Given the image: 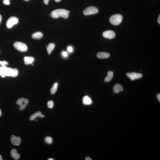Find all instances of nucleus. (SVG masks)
<instances>
[{"instance_id":"1","label":"nucleus","mask_w":160,"mask_h":160,"mask_svg":"<svg viewBox=\"0 0 160 160\" xmlns=\"http://www.w3.org/2000/svg\"><path fill=\"white\" fill-rule=\"evenodd\" d=\"M69 12L68 11L64 9H57L52 11L51 15L53 18H57L60 17L65 19L68 18Z\"/></svg>"},{"instance_id":"2","label":"nucleus","mask_w":160,"mask_h":160,"mask_svg":"<svg viewBox=\"0 0 160 160\" xmlns=\"http://www.w3.org/2000/svg\"><path fill=\"white\" fill-rule=\"evenodd\" d=\"M123 18L121 15L117 14L112 15L109 18V21L111 24L114 25H118L121 23Z\"/></svg>"},{"instance_id":"3","label":"nucleus","mask_w":160,"mask_h":160,"mask_svg":"<svg viewBox=\"0 0 160 160\" xmlns=\"http://www.w3.org/2000/svg\"><path fill=\"white\" fill-rule=\"evenodd\" d=\"M14 46L17 50L22 52L27 51L28 48L25 44L21 42H16L14 44Z\"/></svg>"},{"instance_id":"4","label":"nucleus","mask_w":160,"mask_h":160,"mask_svg":"<svg viewBox=\"0 0 160 160\" xmlns=\"http://www.w3.org/2000/svg\"><path fill=\"white\" fill-rule=\"evenodd\" d=\"M17 104L19 106V108L20 110L21 111L25 109L27 105L29 103V100L27 99L21 98H19L16 101Z\"/></svg>"},{"instance_id":"5","label":"nucleus","mask_w":160,"mask_h":160,"mask_svg":"<svg viewBox=\"0 0 160 160\" xmlns=\"http://www.w3.org/2000/svg\"><path fill=\"white\" fill-rule=\"evenodd\" d=\"M98 12V10L96 7L94 6H90L86 8L83 11L84 15H89L96 14Z\"/></svg>"},{"instance_id":"6","label":"nucleus","mask_w":160,"mask_h":160,"mask_svg":"<svg viewBox=\"0 0 160 160\" xmlns=\"http://www.w3.org/2000/svg\"><path fill=\"white\" fill-rule=\"evenodd\" d=\"M18 20L17 17L12 16L10 17L7 20L6 23V26L7 28H11L14 25L18 23Z\"/></svg>"},{"instance_id":"7","label":"nucleus","mask_w":160,"mask_h":160,"mask_svg":"<svg viewBox=\"0 0 160 160\" xmlns=\"http://www.w3.org/2000/svg\"><path fill=\"white\" fill-rule=\"evenodd\" d=\"M127 76L131 80L140 79L142 78V75L141 74L135 73H128L127 74Z\"/></svg>"},{"instance_id":"8","label":"nucleus","mask_w":160,"mask_h":160,"mask_svg":"<svg viewBox=\"0 0 160 160\" xmlns=\"http://www.w3.org/2000/svg\"><path fill=\"white\" fill-rule=\"evenodd\" d=\"M116 34L115 32L112 30H107L103 32V36L106 38L112 39L115 37Z\"/></svg>"},{"instance_id":"9","label":"nucleus","mask_w":160,"mask_h":160,"mask_svg":"<svg viewBox=\"0 0 160 160\" xmlns=\"http://www.w3.org/2000/svg\"><path fill=\"white\" fill-rule=\"evenodd\" d=\"M10 140L12 144L15 146H19L20 145L21 142V137L19 136L16 137L14 135H12L10 138Z\"/></svg>"},{"instance_id":"10","label":"nucleus","mask_w":160,"mask_h":160,"mask_svg":"<svg viewBox=\"0 0 160 160\" xmlns=\"http://www.w3.org/2000/svg\"><path fill=\"white\" fill-rule=\"evenodd\" d=\"M10 155L13 159L15 160H18L20 157V155L17 153V150L15 149H12L11 150Z\"/></svg>"},{"instance_id":"11","label":"nucleus","mask_w":160,"mask_h":160,"mask_svg":"<svg viewBox=\"0 0 160 160\" xmlns=\"http://www.w3.org/2000/svg\"><path fill=\"white\" fill-rule=\"evenodd\" d=\"M123 86L120 84H117L114 85L113 88V92L114 93H118L123 91Z\"/></svg>"},{"instance_id":"12","label":"nucleus","mask_w":160,"mask_h":160,"mask_svg":"<svg viewBox=\"0 0 160 160\" xmlns=\"http://www.w3.org/2000/svg\"><path fill=\"white\" fill-rule=\"evenodd\" d=\"M38 117L44 118L45 117V116L42 114L40 111H38L31 116L30 117V120L31 121L33 120L36 118Z\"/></svg>"},{"instance_id":"13","label":"nucleus","mask_w":160,"mask_h":160,"mask_svg":"<svg viewBox=\"0 0 160 160\" xmlns=\"http://www.w3.org/2000/svg\"><path fill=\"white\" fill-rule=\"evenodd\" d=\"M109 53L105 52H100L97 54V57L99 59H104L109 58L110 56Z\"/></svg>"},{"instance_id":"14","label":"nucleus","mask_w":160,"mask_h":160,"mask_svg":"<svg viewBox=\"0 0 160 160\" xmlns=\"http://www.w3.org/2000/svg\"><path fill=\"white\" fill-rule=\"evenodd\" d=\"M82 102L84 105H90L92 104V101L90 97L85 96L82 99Z\"/></svg>"},{"instance_id":"15","label":"nucleus","mask_w":160,"mask_h":160,"mask_svg":"<svg viewBox=\"0 0 160 160\" xmlns=\"http://www.w3.org/2000/svg\"><path fill=\"white\" fill-rule=\"evenodd\" d=\"M24 59L25 64L26 65L32 64L34 61V58L31 56L30 57L25 56L24 57Z\"/></svg>"},{"instance_id":"16","label":"nucleus","mask_w":160,"mask_h":160,"mask_svg":"<svg viewBox=\"0 0 160 160\" xmlns=\"http://www.w3.org/2000/svg\"><path fill=\"white\" fill-rule=\"evenodd\" d=\"M114 76V73L112 72L109 71L107 73V75L105 78L104 81L106 82H108L112 80Z\"/></svg>"},{"instance_id":"17","label":"nucleus","mask_w":160,"mask_h":160,"mask_svg":"<svg viewBox=\"0 0 160 160\" xmlns=\"http://www.w3.org/2000/svg\"><path fill=\"white\" fill-rule=\"evenodd\" d=\"M7 68L5 66H2L0 67V75L2 78H4L6 76V71Z\"/></svg>"},{"instance_id":"18","label":"nucleus","mask_w":160,"mask_h":160,"mask_svg":"<svg viewBox=\"0 0 160 160\" xmlns=\"http://www.w3.org/2000/svg\"><path fill=\"white\" fill-rule=\"evenodd\" d=\"M43 36V33L40 32H37L34 33L32 36L33 39H40L42 38Z\"/></svg>"},{"instance_id":"19","label":"nucleus","mask_w":160,"mask_h":160,"mask_svg":"<svg viewBox=\"0 0 160 160\" xmlns=\"http://www.w3.org/2000/svg\"><path fill=\"white\" fill-rule=\"evenodd\" d=\"M55 44L53 43H51L49 44L47 47V50L48 54H51L52 52L54 50L55 47Z\"/></svg>"},{"instance_id":"20","label":"nucleus","mask_w":160,"mask_h":160,"mask_svg":"<svg viewBox=\"0 0 160 160\" xmlns=\"http://www.w3.org/2000/svg\"><path fill=\"white\" fill-rule=\"evenodd\" d=\"M58 85V83L57 82H55L53 84L50 91L52 94H54L56 93L57 90Z\"/></svg>"},{"instance_id":"21","label":"nucleus","mask_w":160,"mask_h":160,"mask_svg":"<svg viewBox=\"0 0 160 160\" xmlns=\"http://www.w3.org/2000/svg\"><path fill=\"white\" fill-rule=\"evenodd\" d=\"M18 71L16 69H12V71L11 76L15 77L18 75Z\"/></svg>"},{"instance_id":"22","label":"nucleus","mask_w":160,"mask_h":160,"mask_svg":"<svg viewBox=\"0 0 160 160\" xmlns=\"http://www.w3.org/2000/svg\"><path fill=\"white\" fill-rule=\"evenodd\" d=\"M45 142L49 144H51L53 142V139L50 136H48L45 138Z\"/></svg>"},{"instance_id":"23","label":"nucleus","mask_w":160,"mask_h":160,"mask_svg":"<svg viewBox=\"0 0 160 160\" xmlns=\"http://www.w3.org/2000/svg\"><path fill=\"white\" fill-rule=\"evenodd\" d=\"M48 106L49 108L50 109H52L53 108V106H54V103L53 101H48L47 103Z\"/></svg>"},{"instance_id":"24","label":"nucleus","mask_w":160,"mask_h":160,"mask_svg":"<svg viewBox=\"0 0 160 160\" xmlns=\"http://www.w3.org/2000/svg\"><path fill=\"white\" fill-rule=\"evenodd\" d=\"M3 3L6 5H9L10 4V0H3Z\"/></svg>"},{"instance_id":"25","label":"nucleus","mask_w":160,"mask_h":160,"mask_svg":"<svg viewBox=\"0 0 160 160\" xmlns=\"http://www.w3.org/2000/svg\"><path fill=\"white\" fill-rule=\"evenodd\" d=\"M8 63L6 61H3V62L0 61V65H1L2 66H5V65H7Z\"/></svg>"},{"instance_id":"26","label":"nucleus","mask_w":160,"mask_h":160,"mask_svg":"<svg viewBox=\"0 0 160 160\" xmlns=\"http://www.w3.org/2000/svg\"><path fill=\"white\" fill-rule=\"evenodd\" d=\"M67 50L69 52L72 53L73 51V49L71 46H69L67 48Z\"/></svg>"},{"instance_id":"27","label":"nucleus","mask_w":160,"mask_h":160,"mask_svg":"<svg viewBox=\"0 0 160 160\" xmlns=\"http://www.w3.org/2000/svg\"><path fill=\"white\" fill-rule=\"evenodd\" d=\"M62 54L63 56L64 57H67L68 56V53L66 51H63L62 53Z\"/></svg>"},{"instance_id":"28","label":"nucleus","mask_w":160,"mask_h":160,"mask_svg":"<svg viewBox=\"0 0 160 160\" xmlns=\"http://www.w3.org/2000/svg\"><path fill=\"white\" fill-rule=\"evenodd\" d=\"M157 98L158 99V100H159V101L160 102V93H159L157 95Z\"/></svg>"},{"instance_id":"29","label":"nucleus","mask_w":160,"mask_h":160,"mask_svg":"<svg viewBox=\"0 0 160 160\" xmlns=\"http://www.w3.org/2000/svg\"><path fill=\"white\" fill-rule=\"evenodd\" d=\"M43 0L45 4H48L49 0Z\"/></svg>"},{"instance_id":"30","label":"nucleus","mask_w":160,"mask_h":160,"mask_svg":"<svg viewBox=\"0 0 160 160\" xmlns=\"http://www.w3.org/2000/svg\"><path fill=\"white\" fill-rule=\"evenodd\" d=\"M85 160H92L91 158L90 157H86L85 158Z\"/></svg>"},{"instance_id":"31","label":"nucleus","mask_w":160,"mask_h":160,"mask_svg":"<svg viewBox=\"0 0 160 160\" xmlns=\"http://www.w3.org/2000/svg\"><path fill=\"white\" fill-rule=\"evenodd\" d=\"M158 23H159V24H160V15H159V17H158Z\"/></svg>"},{"instance_id":"32","label":"nucleus","mask_w":160,"mask_h":160,"mask_svg":"<svg viewBox=\"0 0 160 160\" xmlns=\"http://www.w3.org/2000/svg\"><path fill=\"white\" fill-rule=\"evenodd\" d=\"M1 21V15L0 14V24Z\"/></svg>"},{"instance_id":"33","label":"nucleus","mask_w":160,"mask_h":160,"mask_svg":"<svg viewBox=\"0 0 160 160\" xmlns=\"http://www.w3.org/2000/svg\"><path fill=\"white\" fill-rule=\"evenodd\" d=\"M55 0V1L56 2H59V1H61V0Z\"/></svg>"},{"instance_id":"34","label":"nucleus","mask_w":160,"mask_h":160,"mask_svg":"<svg viewBox=\"0 0 160 160\" xmlns=\"http://www.w3.org/2000/svg\"><path fill=\"white\" fill-rule=\"evenodd\" d=\"M2 160V157H1V155H0V160Z\"/></svg>"},{"instance_id":"35","label":"nucleus","mask_w":160,"mask_h":160,"mask_svg":"<svg viewBox=\"0 0 160 160\" xmlns=\"http://www.w3.org/2000/svg\"><path fill=\"white\" fill-rule=\"evenodd\" d=\"M1 112L0 109V117H1Z\"/></svg>"},{"instance_id":"36","label":"nucleus","mask_w":160,"mask_h":160,"mask_svg":"<svg viewBox=\"0 0 160 160\" xmlns=\"http://www.w3.org/2000/svg\"><path fill=\"white\" fill-rule=\"evenodd\" d=\"M48 160H54V159H52V158H49V159Z\"/></svg>"},{"instance_id":"37","label":"nucleus","mask_w":160,"mask_h":160,"mask_svg":"<svg viewBox=\"0 0 160 160\" xmlns=\"http://www.w3.org/2000/svg\"><path fill=\"white\" fill-rule=\"evenodd\" d=\"M24 0L26 1H29V0Z\"/></svg>"}]
</instances>
